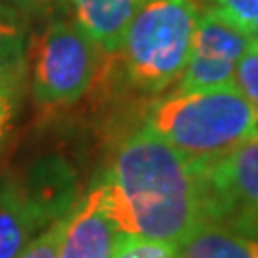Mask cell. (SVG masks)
Masks as SVG:
<instances>
[{
    "label": "cell",
    "instance_id": "11",
    "mask_svg": "<svg viewBox=\"0 0 258 258\" xmlns=\"http://www.w3.org/2000/svg\"><path fill=\"white\" fill-rule=\"evenodd\" d=\"M27 19L12 4L0 2V69L27 65Z\"/></svg>",
    "mask_w": 258,
    "mask_h": 258
},
{
    "label": "cell",
    "instance_id": "5",
    "mask_svg": "<svg viewBox=\"0 0 258 258\" xmlns=\"http://www.w3.org/2000/svg\"><path fill=\"white\" fill-rule=\"evenodd\" d=\"M71 176L61 165L27 180L0 178V258H14L73 209Z\"/></svg>",
    "mask_w": 258,
    "mask_h": 258
},
{
    "label": "cell",
    "instance_id": "10",
    "mask_svg": "<svg viewBox=\"0 0 258 258\" xmlns=\"http://www.w3.org/2000/svg\"><path fill=\"white\" fill-rule=\"evenodd\" d=\"M250 42L252 40L241 29L230 23L216 10L209 8L199 14L189 55L237 63Z\"/></svg>",
    "mask_w": 258,
    "mask_h": 258
},
{
    "label": "cell",
    "instance_id": "14",
    "mask_svg": "<svg viewBox=\"0 0 258 258\" xmlns=\"http://www.w3.org/2000/svg\"><path fill=\"white\" fill-rule=\"evenodd\" d=\"M69 212L52 222L46 230L40 231L37 237L14 258H59L63 235L65 230H67V222H69Z\"/></svg>",
    "mask_w": 258,
    "mask_h": 258
},
{
    "label": "cell",
    "instance_id": "16",
    "mask_svg": "<svg viewBox=\"0 0 258 258\" xmlns=\"http://www.w3.org/2000/svg\"><path fill=\"white\" fill-rule=\"evenodd\" d=\"M23 81H25V65L0 69V98L16 100Z\"/></svg>",
    "mask_w": 258,
    "mask_h": 258
},
{
    "label": "cell",
    "instance_id": "15",
    "mask_svg": "<svg viewBox=\"0 0 258 258\" xmlns=\"http://www.w3.org/2000/svg\"><path fill=\"white\" fill-rule=\"evenodd\" d=\"M233 86L254 105L258 113V42H250L235 63Z\"/></svg>",
    "mask_w": 258,
    "mask_h": 258
},
{
    "label": "cell",
    "instance_id": "12",
    "mask_svg": "<svg viewBox=\"0 0 258 258\" xmlns=\"http://www.w3.org/2000/svg\"><path fill=\"white\" fill-rule=\"evenodd\" d=\"M111 258H180L178 245L120 233L117 235Z\"/></svg>",
    "mask_w": 258,
    "mask_h": 258
},
{
    "label": "cell",
    "instance_id": "7",
    "mask_svg": "<svg viewBox=\"0 0 258 258\" xmlns=\"http://www.w3.org/2000/svg\"><path fill=\"white\" fill-rule=\"evenodd\" d=\"M119 228L107 207L103 184L96 185L69 212L59 258H111Z\"/></svg>",
    "mask_w": 258,
    "mask_h": 258
},
{
    "label": "cell",
    "instance_id": "1",
    "mask_svg": "<svg viewBox=\"0 0 258 258\" xmlns=\"http://www.w3.org/2000/svg\"><path fill=\"white\" fill-rule=\"evenodd\" d=\"M102 184L120 233L180 245L207 218L201 166L146 124L119 144Z\"/></svg>",
    "mask_w": 258,
    "mask_h": 258
},
{
    "label": "cell",
    "instance_id": "2",
    "mask_svg": "<svg viewBox=\"0 0 258 258\" xmlns=\"http://www.w3.org/2000/svg\"><path fill=\"white\" fill-rule=\"evenodd\" d=\"M144 124L201 166L258 138L256 109L235 86L168 90L148 107Z\"/></svg>",
    "mask_w": 258,
    "mask_h": 258
},
{
    "label": "cell",
    "instance_id": "6",
    "mask_svg": "<svg viewBox=\"0 0 258 258\" xmlns=\"http://www.w3.org/2000/svg\"><path fill=\"white\" fill-rule=\"evenodd\" d=\"M201 166V165H199ZM205 220L258 237V138L212 165L201 166Z\"/></svg>",
    "mask_w": 258,
    "mask_h": 258
},
{
    "label": "cell",
    "instance_id": "8",
    "mask_svg": "<svg viewBox=\"0 0 258 258\" xmlns=\"http://www.w3.org/2000/svg\"><path fill=\"white\" fill-rule=\"evenodd\" d=\"M77 27L103 54L119 52L132 19L146 0H57Z\"/></svg>",
    "mask_w": 258,
    "mask_h": 258
},
{
    "label": "cell",
    "instance_id": "19",
    "mask_svg": "<svg viewBox=\"0 0 258 258\" xmlns=\"http://www.w3.org/2000/svg\"><path fill=\"white\" fill-rule=\"evenodd\" d=\"M40 2H42V0H40Z\"/></svg>",
    "mask_w": 258,
    "mask_h": 258
},
{
    "label": "cell",
    "instance_id": "18",
    "mask_svg": "<svg viewBox=\"0 0 258 258\" xmlns=\"http://www.w3.org/2000/svg\"><path fill=\"white\" fill-rule=\"evenodd\" d=\"M0 2H4V4H12V6H16V8H31V6H35V4H40V0H0Z\"/></svg>",
    "mask_w": 258,
    "mask_h": 258
},
{
    "label": "cell",
    "instance_id": "3",
    "mask_svg": "<svg viewBox=\"0 0 258 258\" xmlns=\"http://www.w3.org/2000/svg\"><path fill=\"white\" fill-rule=\"evenodd\" d=\"M197 0H146L132 19L115 63L132 90L161 96L184 73L195 27Z\"/></svg>",
    "mask_w": 258,
    "mask_h": 258
},
{
    "label": "cell",
    "instance_id": "17",
    "mask_svg": "<svg viewBox=\"0 0 258 258\" xmlns=\"http://www.w3.org/2000/svg\"><path fill=\"white\" fill-rule=\"evenodd\" d=\"M16 113V100L12 98H0V142L10 130L12 119Z\"/></svg>",
    "mask_w": 258,
    "mask_h": 258
},
{
    "label": "cell",
    "instance_id": "9",
    "mask_svg": "<svg viewBox=\"0 0 258 258\" xmlns=\"http://www.w3.org/2000/svg\"><path fill=\"white\" fill-rule=\"evenodd\" d=\"M180 258H258V239L205 220L178 245Z\"/></svg>",
    "mask_w": 258,
    "mask_h": 258
},
{
    "label": "cell",
    "instance_id": "13",
    "mask_svg": "<svg viewBox=\"0 0 258 258\" xmlns=\"http://www.w3.org/2000/svg\"><path fill=\"white\" fill-rule=\"evenodd\" d=\"M212 10L241 29L252 42H258V0H211Z\"/></svg>",
    "mask_w": 258,
    "mask_h": 258
},
{
    "label": "cell",
    "instance_id": "4",
    "mask_svg": "<svg viewBox=\"0 0 258 258\" xmlns=\"http://www.w3.org/2000/svg\"><path fill=\"white\" fill-rule=\"evenodd\" d=\"M105 55L71 19H52L31 40V92L38 105L81 100L98 79Z\"/></svg>",
    "mask_w": 258,
    "mask_h": 258
}]
</instances>
